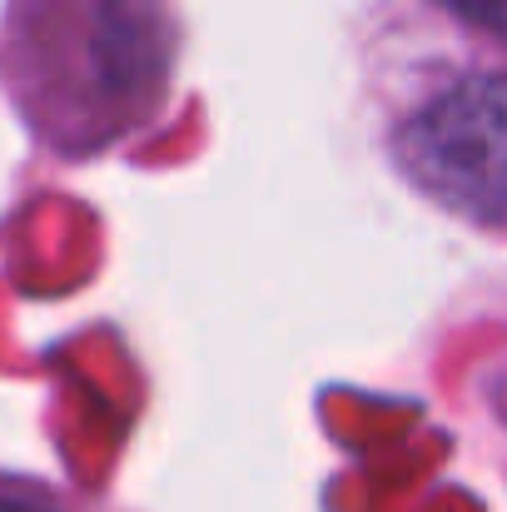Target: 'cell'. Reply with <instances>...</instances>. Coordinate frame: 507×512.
Instances as JSON below:
<instances>
[{
    "instance_id": "obj_3",
    "label": "cell",
    "mask_w": 507,
    "mask_h": 512,
    "mask_svg": "<svg viewBox=\"0 0 507 512\" xmlns=\"http://www.w3.org/2000/svg\"><path fill=\"white\" fill-rule=\"evenodd\" d=\"M0 512H50V508L30 503V498H15V493H0Z\"/></svg>"
},
{
    "instance_id": "obj_2",
    "label": "cell",
    "mask_w": 507,
    "mask_h": 512,
    "mask_svg": "<svg viewBox=\"0 0 507 512\" xmlns=\"http://www.w3.org/2000/svg\"><path fill=\"white\" fill-rule=\"evenodd\" d=\"M438 5L473 20V25H483V30H503V0H438Z\"/></svg>"
},
{
    "instance_id": "obj_1",
    "label": "cell",
    "mask_w": 507,
    "mask_h": 512,
    "mask_svg": "<svg viewBox=\"0 0 507 512\" xmlns=\"http://www.w3.org/2000/svg\"><path fill=\"white\" fill-rule=\"evenodd\" d=\"M507 100L498 75H473L433 95L398 130V165L438 204L498 224L507 189Z\"/></svg>"
}]
</instances>
